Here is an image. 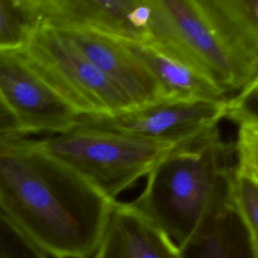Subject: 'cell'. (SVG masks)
Instances as JSON below:
<instances>
[{"label":"cell","instance_id":"cell-12","mask_svg":"<svg viewBox=\"0 0 258 258\" xmlns=\"http://www.w3.org/2000/svg\"><path fill=\"white\" fill-rule=\"evenodd\" d=\"M178 250L179 258H258V239L230 200L213 211Z\"/></svg>","mask_w":258,"mask_h":258},{"label":"cell","instance_id":"cell-8","mask_svg":"<svg viewBox=\"0 0 258 258\" xmlns=\"http://www.w3.org/2000/svg\"><path fill=\"white\" fill-rule=\"evenodd\" d=\"M0 96L25 135L64 133L79 115L27 63L18 49H0Z\"/></svg>","mask_w":258,"mask_h":258},{"label":"cell","instance_id":"cell-13","mask_svg":"<svg viewBox=\"0 0 258 258\" xmlns=\"http://www.w3.org/2000/svg\"><path fill=\"white\" fill-rule=\"evenodd\" d=\"M201 3L235 55L258 75V0H201Z\"/></svg>","mask_w":258,"mask_h":258},{"label":"cell","instance_id":"cell-14","mask_svg":"<svg viewBox=\"0 0 258 258\" xmlns=\"http://www.w3.org/2000/svg\"><path fill=\"white\" fill-rule=\"evenodd\" d=\"M32 27L26 0H0V49L21 48Z\"/></svg>","mask_w":258,"mask_h":258},{"label":"cell","instance_id":"cell-7","mask_svg":"<svg viewBox=\"0 0 258 258\" xmlns=\"http://www.w3.org/2000/svg\"><path fill=\"white\" fill-rule=\"evenodd\" d=\"M176 42L227 94L240 91L258 75L251 73L235 55L218 31L201 0H160Z\"/></svg>","mask_w":258,"mask_h":258},{"label":"cell","instance_id":"cell-15","mask_svg":"<svg viewBox=\"0 0 258 258\" xmlns=\"http://www.w3.org/2000/svg\"><path fill=\"white\" fill-rule=\"evenodd\" d=\"M0 258H48L0 211Z\"/></svg>","mask_w":258,"mask_h":258},{"label":"cell","instance_id":"cell-1","mask_svg":"<svg viewBox=\"0 0 258 258\" xmlns=\"http://www.w3.org/2000/svg\"><path fill=\"white\" fill-rule=\"evenodd\" d=\"M113 202L35 140L0 138V211L48 257L92 258Z\"/></svg>","mask_w":258,"mask_h":258},{"label":"cell","instance_id":"cell-9","mask_svg":"<svg viewBox=\"0 0 258 258\" xmlns=\"http://www.w3.org/2000/svg\"><path fill=\"white\" fill-rule=\"evenodd\" d=\"M54 29L71 40L135 108L163 102L152 74L117 38L87 29Z\"/></svg>","mask_w":258,"mask_h":258},{"label":"cell","instance_id":"cell-4","mask_svg":"<svg viewBox=\"0 0 258 258\" xmlns=\"http://www.w3.org/2000/svg\"><path fill=\"white\" fill-rule=\"evenodd\" d=\"M18 50L79 115H113L135 108L71 40L53 27L34 25Z\"/></svg>","mask_w":258,"mask_h":258},{"label":"cell","instance_id":"cell-6","mask_svg":"<svg viewBox=\"0 0 258 258\" xmlns=\"http://www.w3.org/2000/svg\"><path fill=\"white\" fill-rule=\"evenodd\" d=\"M33 26L87 29L119 39L148 42L151 0H26Z\"/></svg>","mask_w":258,"mask_h":258},{"label":"cell","instance_id":"cell-11","mask_svg":"<svg viewBox=\"0 0 258 258\" xmlns=\"http://www.w3.org/2000/svg\"><path fill=\"white\" fill-rule=\"evenodd\" d=\"M149 70L159 85L162 101H220L224 90L204 71L151 42L117 38Z\"/></svg>","mask_w":258,"mask_h":258},{"label":"cell","instance_id":"cell-17","mask_svg":"<svg viewBox=\"0 0 258 258\" xmlns=\"http://www.w3.org/2000/svg\"><path fill=\"white\" fill-rule=\"evenodd\" d=\"M10 136H25V133L0 96V138Z\"/></svg>","mask_w":258,"mask_h":258},{"label":"cell","instance_id":"cell-5","mask_svg":"<svg viewBox=\"0 0 258 258\" xmlns=\"http://www.w3.org/2000/svg\"><path fill=\"white\" fill-rule=\"evenodd\" d=\"M227 100L163 101L113 115H78L72 128L177 144L218 126L226 116Z\"/></svg>","mask_w":258,"mask_h":258},{"label":"cell","instance_id":"cell-10","mask_svg":"<svg viewBox=\"0 0 258 258\" xmlns=\"http://www.w3.org/2000/svg\"><path fill=\"white\" fill-rule=\"evenodd\" d=\"M92 258H179V250L130 203L114 201Z\"/></svg>","mask_w":258,"mask_h":258},{"label":"cell","instance_id":"cell-2","mask_svg":"<svg viewBox=\"0 0 258 258\" xmlns=\"http://www.w3.org/2000/svg\"><path fill=\"white\" fill-rule=\"evenodd\" d=\"M234 158V144L212 127L163 156L130 204L179 247L213 211L232 200Z\"/></svg>","mask_w":258,"mask_h":258},{"label":"cell","instance_id":"cell-16","mask_svg":"<svg viewBox=\"0 0 258 258\" xmlns=\"http://www.w3.org/2000/svg\"><path fill=\"white\" fill-rule=\"evenodd\" d=\"M258 79L252 81L238 94L227 100L225 118L236 124L247 120H258Z\"/></svg>","mask_w":258,"mask_h":258},{"label":"cell","instance_id":"cell-3","mask_svg":"<svg viewBox=\"0 0 258 258\" xmlns=\"http://www.w3.org/2000/svg\"><path fill=\"white\" fill-rule=\"evenodd\" d=\"M36 145L73 168L111 201L133 185L177 144L72 128L35 140Z\"/></svg>","mask_w":258,"mask_h":258}]
</instances>
